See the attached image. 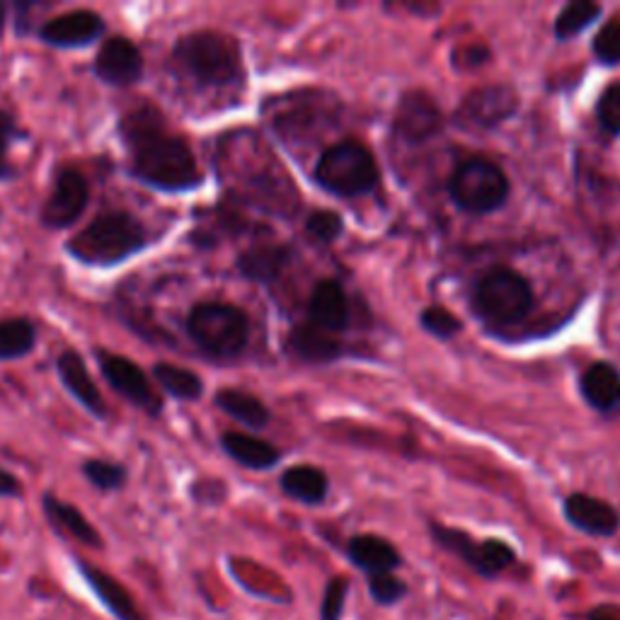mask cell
I'll list each match as a JSON object with an SVG mask.
<instances>
[{"instance_id":"1","label":"cell","mask_w":620,"mask_h":620,"mask_svg":"<svg viewBox=\"0 0 620 620\" xmlns=\"http://www.w3.org/2000/svg\"><path fill=\"white\" fill-rule=\"evenodd\" d=\"M119 136L129 156V175L163 195H185L204 185L195 150L165 127L156 105L141 102L119 119Z\"/></svg>"},{"instance_id":"2","label":"cell","mask_w":620,"mask_h":620,"mask_svg":"<svg viewBox=\"0 0 620 620\" xmlns=\"http://www.w3.org/2000/svg\"><path fill=\"white\" fill-rule=\"evenodd\" d=\"M173 73L197 90H228L243 80V53L236 37L197 30L175 41Z\"/></svg>"},{"instance_id":"3","label":"cell","mask_w":620,"mask_h":620,"mask_svg":"<svg viewBox=\"0 0 620 620\" xmlns=\"http://www.w3.org/2000/svg\"><path fill=\"white\" fill-rule=\"evenodd\" d=\"M150 245V233L141 218L129 211H105L66 240V253L80 265L112 269L144 253Z\"/></svg>"},{"instance_id":"4","label":"cell","mask_w":620,"mask_h":620,"mask_svg":"<svg viewBox=\"0 0 620 620\" xmlns=\"http://www.w3.org/2000/svg\"><path fill=\"white\" fill-rule=\"evenodd\" d=\"M187 335L211 360H236L250 342V321L247 315L224 301H201L191 306Z\"/></svg>"},{"instance_id":"5","label":"cell","mask_w":620,"mask_h":620,"mask_svg":"<svg viewBox=\"0 0 620 620\" xmlns=\"http://www.w3.org/2000/svg\"><path fill=\"white\" fill-rule=\"evenodd\" d=\"M315 180L339 197L366 195L378 183V168L371 150L356 141H342L327 148L315 165Z\"/></svg>"},{"instance_id":"6","label":"cell","mask_w":620,"mask_h":620,"mask_svg":"<svg viewBox=\"0 0 620 620\" xmlns=\"http://www.w3.org/2000/svg\"><path fill=\"white\" fill-rule=\"evenodd\" d=\"M533 306L529 282L512 269H492L475 288V311L492 325H512L526 318Z\"/></svg>"},{"instance_id":"7","label":"cell","mask_w":620,"mask_h":620,"mask_svg":"<svg viewBox=\"0 0 620 620\" xmlns=\"http://www.w3.org/2000/svg\"><path fill=\"white\" fill-rule=\"evenodd\" d=\"M430 533L439 548L456 555L478 577H482V580H494V577H500L516 562V550L500 539L475 541L471 533L444 526V523L436 521L430 523Z\"/></svg>"},{"instance_id":"8","label":"cell","mask_w":620,"mask_h":620,"mask_svg":"<svg viewBox=\"0 0 620 620\" xmlns=\"http://www.w3.org/2000/svg\"><path fill=\"white\" fill-rule=\"evenodd\" d=\"M451 197L468 214H490L506 201L509 183L498 165L485 158L463 163L451 177Z\"/></svg>"},{"instance_id":"9","label":"cell","mask_w":620,"mask_h":620,"mask_svg":"<svg viewBox=\"0 0 620 620\" xmlns=\"http://www.w3.org/2000/svg\"><path fill=\"white\" fill-rule=\"evenodd\" d=\"M95 360H98L100 374L109 383V388L119 393L124 401L146 412L148 417L163 415V397L139 364L107 350H95Z\"/></svg>"},{"instance_id":"10","label":"cell","mask_w":620,"mask_h":620,"mask_svg":"<svg viewBox=\"0 0 620 620\" xmlns=\"http://www.w3.org/2000/svg\"><path fill=\"white\" fill-rule=\"evenodd\" d=\"M90 204V183L78 168L71 165H61L53 173L51 191L41 206V224L49 230H66L71 228L76 220L86 214Z\"/></svg>"},{"instance_id":"11","label":"cell","mask_w":620,"mask_h":620,"mask_svg":"<svg viewBox=\"0 0 620 620\" xmlns=\"http://www.w3.org/2000/svg\"><path fill=\"white\" fill-rule=\"evenodd\" d=\"M105 32L107 22L100 12L80 8L47 20L37 30V37L53 49H88L98 45V39H102Z\"/></svg>"},{"instance_id":"12","label":"cell","mask_w":620,"mask_h":620,"mask_svg":"<svg viewBox=\"0 0 620 620\" xmlns=\"http://www.w3.org/2000/svg\"><path fill=\"white\" fill-rule=\"evenodd\" d=\"M144 53L129 37H107L98 57L92 61V73L109 88H131L144 78Z\"/></svg>"},{"instance_id":"13","label":"cell","mask_w":620,"mask_h":620,"mask_svg":"<svg viewBox=\"0 0 620 620\" xmlns=\"http://www.w3.org/2000/svg\"><path fill=\"white\" fill-rule=\"evenodd\" d=\"M562 514L568 519V523L577 531H582L587 535H594V539H611L620 531V512L599 498H591L584 492H574L562 504Z\"/></svg>"},{"instance_id":"14","label":"cell","mask_w":620,"mask_h":620,"mask_svg":"<svg viewBox=\"0 0 620 620\" xmlns=\"http://www.w3.org/2000/svg\"><path fill=\"white\" fill-rule=\"evenodd\" d=\"M57 376L63 383V388L71 393L78 405L86 407L95 420H107V403L98 388V383L92 381L86 360L73 350H63L57 356Z\"/></svg>"},{"instance_id":"15","label":"cell","mask_w":620,"mask_h":620,"mask_svg":"<svg viewBox=\"0 0 620 620\" xmlns=\"http://www.w3.org/2000/svg\"><path fill=\"white\" fill-rule=\"evenodd\" d=\"M76 568L80 572L82 580L90 587V591L105 609L112 613L117 620H148L141 611V606L136 603V599L129 594L127 587H124L115 577H109L105 570L95 568V564L86 560H76Z\"/></svg>"},{"instance_id":"16","label":"cell","mask_w":620,"mask_h":620,"mask_svg":"<svg viewBox=\"0 0 620 620\" xmlns=\"http://www.w3.org/2000/svg\"><path fill=\"white\" fill-rule=\"evenodd\" d=\"M441 127V115L436 102L424 92H407L397 105L395 131L410 144L432 139Z\"/></svg>"},{"instance_id":"17","label":"cell","mask_w":620,"mask_h":620,"mask_svg":"<svg viewBox=\"0 0 620 620\" xmlns=\"http://www.w3.org/2000/svg\"><path fill=\"white\" fill-rule=\"evenodd\" d=\"M347 558L356 570L366 577L395 572L403 568V555L388 539L376 533H360L352 535L347 543Z\"/></svg>"},{"instance_id":"18","label":"cell","mask_w":620,"mask_h":620,"mask_svg":"<svg viewBox=\"0 0 620 620\" xmlns=\"http://www.w3.org/2000/svg\"><path fill=\"white\" fill-rule=\"evenodd\" d=\"M519 107V98L512 88L504 86H490L471 92L465 98L461 115L475 124V127H498V124L514 117Z\"/></svg>"},{"instance_id":"19","label":"cell","mask_w":620,"mask_h":620,"mask_svg":"<svg viewBox=\"0 0 620 620\" xmlns=\"http://www.w3.org/2000/svg\"><path fill=\"white\" fill-rule=\"evenodd\" d=\"M41 509H45V514L53 526V531H59V533L68 535V539H73V541L88 545V548H102L105 545L98 529L92 526V523L86 519V514H82L78 506L68 504V502L59 500L57 494L47 492L45 498H41Z\"/></svg>"},{"instance_id":"20","label":"cell","mask_w":620,"mask_h":620,"mask_svg":"<svg viewBox=\"0 0 620 620\" xmlns=\"http://www.w3.org/2000/svg\"><path fill=\"white\" fill-rule=\"evenodd\" d=\"M311 323L318 325L327 333H339L350 323V301L344 288L337 282H321L308 303Z\"/></svg>"},{"instance_id":"21","label":"cell","mask_w":620,"mask_h":620,"mask_svg":"<svg viewBox=\"0 0 620 620\" xmlns=\"http://www.w3.org/2000/svg\"><path fill=\"white\" fill-rule=\"evenodd\" d=\"M220 446L233 461L243 468H250V471H269L282 459V453L267 441L240 432H226L220 436Z\"/></svg>"},{"instance_id":"22","label":"cell","mask_w":620,"mask_h":620,"mask_svg":"<svg viewBox=\"0 0 620 620\" xmlns=\"http://www.w3.org/2000/svg\"><path fill=\"white\" fill-rule=\"evenodd\" d=\"M279 485L286 498H292L308 506L323 504L327 498V490H329L327 475L321 471V468H313V465L288 468V471H284Z\"/></svg>"},{"instance_id":"23","label":"cell","mask_w":620,"mask_h":620,"mask_svg":"<svg viewBox=\"0 0 620 620\" xmlns=\"http://www.w3.org/2000/svg\"><path fill=\"white\" fill-rule=\"evenodd\" d=\"M582 393L591 407L601 412L616 410L620 405V374L618 368L597 362L591 364L582 376Z\"/></svg>"},{"instance_id":"24","label":"cell","mask_w":620,"mask_h":620,"mask_svg":"<svg viewBox=\"0 0 620 620\" xmlns=\"http://www.w3.org/2000/svg\"><path fill=\"white\" fill-rule=\"evenodd\" d=\"M288 259H292V250H288V247L262 245V247H253V250L240 255L238 269L245 279L267 284L279 277L282 269L288 265Z\"/></svg>"},{"instance_id":"25","label":"cell","mask_w":620,"mask_h":620,"mask_svg":"<svg viewBox=\"0 0 620 620\" xmlns=\"http://www.w3.org/2000/svg\"><path fill=\"white\" fill-rule=\"evenodd\" d=\"M214 403L218 410H224L228 417H233L245 426H250V430H265V426L269 424V410L265 407V403L245 391L224 388L216 393Z\"/></svg>"},{"instance_id":"26","label":"cell","mask_w":620,"mask_h":620,"mask_svg":"<svg viewBox=\"0 0 620 620\" xmlns=\"http://www.w3.org/2000/svg\"><path fill=\"white\" fill-rule=\"evenodd\" d=\"M292 350L306 362H329L339 356L342 344L335 339L333 333H327V329L306 323L294 329Z\"/></svg>"},{"instance_id":"27","label":"cell","mask_w":620,"mask_h":620,"mask_svg":"<svg viewBox=\"0 0 620 620\" xmlns=\"http://www.w3.org/2000/svg\"><path fill=\"white\" fill-rule=\"evenodd\" d=\"M154 378L165 393L175 397V401L195 403L204 395V381L195 374V371H189L185 366L158 362L154 366Z\"/></svg>"},{"instance_id":"28","label":"cell","mask_w":620,"mask_h":620,"mask_svg":"<svg viewBox=\"0 0 620 620\" xmlns=\"http://www.w3.org/2000/svg\"><path fill=\"white\" fill-rule=\"evenodd\" d=\"M37 344V325L30 318L0 321V362H18L32 354Z\"/></svg>"},{"instance_id":"29","label":"cell","mask_w":620,"mask_h":620,"mask_svg":"<svg viewBox=\"0 0 620 620\" xmlns=\"http://www.w3.org/2000/svg\"><path fill=\"white\" fill-rule=\"evenodd\" d=\"M366 587L371 601H374L378 609H393V606L403 603L410 597V584L395 572L366 577Z\"/></svg>"},{"instance_id":"30","label":"cell","mask_w":620,"mask_h":620,"mask_svg":"<svg viewBox=\"0 0 620 620\" xmlns=\"http://www.w3.org/2000/svg\"><path fill=\"white\" fill-rule=\"evenodd\" d=\"M80 471H82V475H86L90 485L100 492H117L127 485V480H129L127 468H124L121 463L105 461V459H88L86 463H82Z\"/></svg>"},{"instance_id":"31","label":"cell","mask_w":620,"mask_h":620,"mask_svg":"<svg viewBox=\"0 0 620 620\" xmlns=\"http://www.w3.org/2000/svg\"><path fill=\"white\" fill-rule=\"evenodd\" d=\"M599 16H601V6L591 3V0H577V3H570L558 16V20H555V37L558 39H570L574 35H580Z\"/></svg>"},{"instance_id":"32","label":"cell","mask_w":620,"mask_h":620,"mask_svg":"<svg viewBox=\"0 0 620 620\" xmlns=\"http://www.w3.org/2000/svg\"><path fill=\"white\" fill-rule=\"evenodd\" d=\"M24 131L18 119L8 109H0V183H10L18 177V168L10 163V150L16 144L24 141Z\"/></svg>"},{"instance_id":"33","label":"cell","mask_w":620,"mask_h":620,"mask_svg":"<svg viewBox=\"0 0 620 620\" xmlns=\"http://www.w3.org/2000/svg\"><path fill=\"white\" fill-rule=\"evenodd\" d=\"M350 591H352L350 577H344V574L333 577V580H329L323 589L318 620H342L344 611H347Z\"/></svg>"},{"instance_id":"34","label":"cell","mask_w":620,"mask_h":620,"mask_svg":"<svg viewBox=\"0 0 620 620\" xmlns=\"http://www.w3.org/2000/svg\"><path fill=\"white\" fill-rule=\"evenodd\" d=\"M420 321L426 333H432L434 337H441V339H449L461 329V321L456 318V315H451L446 308H439V306L426 308Z\"/></svg>"},{"instance_id":"35","label":"cell","mask_w":620,"mask_h":620,"mask_svg":"<svg viewBox=\"0 0 620 620\" xmlns=\"http://www.w3.org/2000/svg\"><path fill=\"white\" fill-rule=\"evenodd\" d=\"M594 53L601 63H620V20H613L603 27L594 39Z\"/></svg>"},{"instance_id":"36","label":"cell","mask_w":620,"mask_h":620,"mask_svg":"<svg viewBox=\"0 0 620 620\" xmlns=\"http://www.w3.org/2000/svg\"><path fill=\"white\" fill-rule=\"evenodd\" d=\"M597 115L606 131L620 134V82H616L609 90H603L597 105Z\"/></svg>"},{"instance_id":"37","label":"cell","mask_w":620,"mask_h":620,"mask_svg":"<svg viewBox=\"0 0 620 620\" xmlns=\"http://www.w3.org/2000/svg\"><path fill=\"white\" fill-rule=\"evenodd\" d=\"M308 233L315 238V240H321V243H333L342 236V218L335 214V211H315L311 218H308V224H306Z\"/></svg>"},{"instance_id":"38","label":"cell","mask_w":620,"mask_h":620,"mask_svg":"<svg viewBox=\"0 0 620 620\" xmlns=\"http://www.w3.org/2000/svg\"><path fill=\"white\" fill-rule=\"evenodd\" d=\"M39 10V3H16L12 6V18H16V35L22 39L27 35H32V12Z\"/></svg>"},{"instance_id":"39","label":"cell","mask_w":620,"mask_h":620,"mask_svg":"<svg viewBox=\"0 0 620 620\" xmlns=\"http://www.w3.org/2000/svg\"><path fill=\"white\" fill-rule=\"evenodd\" d=\"M0 498L3 500L22 498V482L10 471H6V468H0Z\"/></svg>"},{"instance_id":"40","label":"cell","mask_w":620,"mask_h":620,"mask_svg":"<svg viewBox=\"0 0 620 620\" xmlns=\"http://www.w3.org/2000/svg\"><path fill=\"white\" fill-rule=\"evenodd\" d=\"M580 620H620V609L618 606L601 603V606H594V609H589Z\"/></svg>"},{"instance_id":"41","label":"cell","mask_w":620,"mask_h":620,"mask_svg":"<svg viewBox=\"0 0 620 620\" xmlns=\"http://www.w3.org/2000/svg\"><path fill=\"white\" fill-rule=\"evenodd\" d=\"M8 12H10V6H8V3H3V0H0V37H3V32H6Z\"/></svg>"},{"instance_id":"42","label":"cell","mask_w":620,"mask_h":620,"mask_svg":"<svg viewBox=\"0 0 620 620\" xmlns=\"http://www.w3.org/2000/svg\"><path fill=\"white\" fill-rule=\"evenodd\" d=\"M0 218H3V209H0Z\"/></svg>"}]
</instances>
